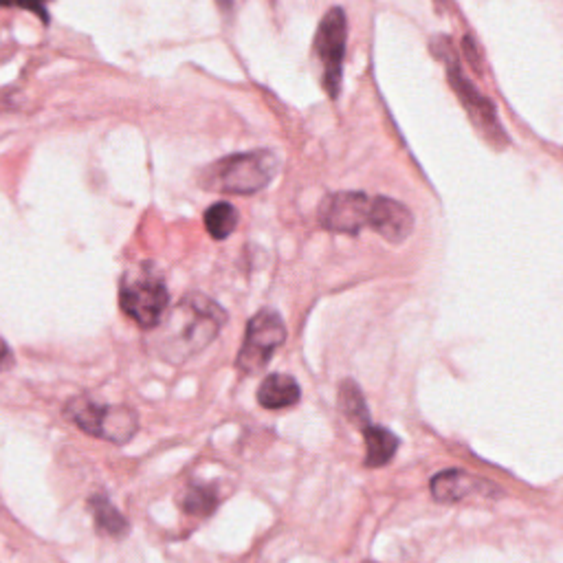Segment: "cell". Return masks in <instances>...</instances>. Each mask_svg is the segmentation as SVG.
<instances>
[{
    "label": "cell",
    "instance_id": "obj_6",
    "mask_svg": "<svg viewBox=\"0 0 563 563\" xmlns=\"http://www.w3.org/2000/svg\"><path fill=\"white\" fill-rule=\"evenodd\" d=\"M286 341V324L278 311L262 308L249 319L245 341L236 355V368L242 374H256L269 366L271 357Z\"/></svg>",
    "mask_w": 563,
    "mask_h": 563
},
{
    "label": "cell",
    "instance_id": "obj_1",
    "mask_svg": "<svg viewBox=\"0 0 563 563\" xmlns=\"http://www.w3.org/2000/svg\"><path fill=\"white\" fill-rule=\"evenodd\" d=\"M227 324L225 308L198 291L185 293L150 330V350L168 363H185L214 344Z\"/></svg>",
    "mask_w": 563,
    "mask_h": 563
},
{
    "label": "cell",
    "instance_id": "obj_5",
    "mask_svg": "<svg viewBox=\"0 0 563 563\" xmlns=\"http://www.w3.org/2000/svg\"><path fill=\"white\" fill-rule=\"evenodd\" d=\"M119 306L139 328H157L170 308V293L163 275L154 271L152 264H141L139 269L128 271L119 286Z\"/></svg>",
    "mask_w": 563,
    "mask_h": 563
},
{
    "label": "cell",
    "instance_id": "obj_2",
    "mask_svg": "<svg viewBox=\"0 0 563 563\" xmlns=\"http://www.w3.org/2000/svg\"><path fill=\"white\" fill-rule=\"evenodd\" d=\"M280 159L271 150H251L229 154L225 159L209 163L198 174V185L207 192L249 196L264 190L278 174Z\"/></svg>",
    "mask_w": 563,
    "mask_h": 563
},
{
    "label": "cell",
    "instance_id": "obj_11",
    "mask_svg": "<svg viewBox=\"0 0 563 563\" xmlns=\"http://www.w3.org/2000/svg\"><path fill=\"white\" fill-rule=\"evenodd\" d=\"M300 399H302L300 383H297L291 374H282V372L269 374L258 388V403L264 407V410H286V407L300 403Z\"/></svg>",
    "mask_w": 563,
    "mask_h": 563
},
{
    "label": "cell",
    "instance_id": "obj_12",
    "mask_svg": "<svg viewBox=\"0 0 563 563\" xmlns=\"http://www.w3.org/2000/svg\"><path fill=\"white\" fill-rule=\"evenodd\" d=\"M363 440H366V460H363V465L368 469H379L388 465L401 445V440L396 438L390 429L379 425L363 427Z\"/></svg>",
    "mask_w": 563,
    "mask_h": 563
},
{
    "label": "cell",
    "instance_id": "obj_20",
    "mask_svg": "<svg viewBox=\"0 0 563 563\" xmlns=\"http://www.w3.org/2000/svg\"><path fill=\"white\" fill-rule=\"evenodd\" d=\"M216 3H218L220 7H223L225 11H229V9H231V5H234V3H231V0H216Z\"/></svg>",
    "mask_w": 563,
    "mask_h": 563
},
{
    "label": "cell",
    "instance_id": "obj_17",
    "mask_svg": "<svg viewBox=\"0 0 563 563\" xmlns=\"http://www.w3.org/2000/svg\"><path fill=\"white\" fill-rule=\"evenodd\" d=\"M49 0H0V7H20V9H27L31 14H36L44 25H49V9H47Z\"/></svg>",
    "mask_w": 563,
    "mask_h": 563
},
{
    "label": "cell",
    "instance_id": "obj_4",
    "mask_svg": "<svg viewBox=\"0 0 563 563\" xmlns=\"http://www.w3.org/2000/svg\"><path fill=\"white\" fill-rule=\"evenodd\" d=\"M64 418L80 427L84 434L113 445L130 443L139 432V414L128 405H102L88 396H73L64 405Z\"/></svg>",
    "mask_w": 563,
    "mask_h": 563
},
{
    "label": "cell",
    "instance_id": "obj_8",
    "mask_svg": "<svg viewBox=\"0 0 563 563\" xmlns=\"http://www.w3.org/2000/svg\"><path fill=\"white\" fill-rule=\"evenodd\" d=\"M374 198L363 192H335L319 205V225L333 234L357 236L370 229Z\"/></svg>",
    "mask_w": 563,
    "mask_h": 563
},
{
    "label": "cell",
    "instance_id": "obj_10",
    "mask_svg": "<svg viewBox=\"0 0 563 563\" xmlns=\"http://www.w3.org/2000/svg\"><path fill=\"white\" fill-rule=\"evenodd\" d=\"M432 495L438 502L445 504H456L476 495V498H493V495H500V491L495 489V484L469 476L465 471L449 469L440 471L438 476L432 480Z\"/></svg>",
    "mask_w": 563,
    "mask_h": 563
},
{
    "label": "cell",
    "instance_id": "obj_3",
    "mask_svg": "<svg viewBox=\"0 0 563 563\" xmlns=\"http://www.w3.org/2000/svg\"><path fill=\"white\" fill-rule=\"evenodd\" d=\"M432 51L434 58L445 64L447 82L451 86V91H454V95L458 97L462 108L467 110L473 126L478 128V132L489 146H493L495 150H504L509 146V135H506V130L498 117V108H495L491 99L484 97L476 88V84L469 80V75L465 73V69H462V62L458 58L454 44H451L449 38L438 36L432 42Z\"/></svg>",
    "mask_w": 563,
    "mask_h": 563
},
{
    "label": "cell",
    "instance_id": "obj_14",
    "mask_svg": "<svg viewBox=\"0 0 563 563\" xmlns=\"http://www.w3.org/2000/svg\"><path fill=\"white\" fill-rule=\"evenodd\" d=\"M339 410L344 412V416L350 423L359 425L361 429L370 425L368 403H366V399H363L361 388L352 379H346L339 385Z\"/></svg>",
    "mask_w": 563,
    "mask_h": 563
},
{
    "label": "cell",
    "instance_id": "obj_19",
    "mask_svg": "<svg viewBox=\"0 0 563 563\" xmlns=\"http://www.w3.org/2000/svg\"><path fill=\"white\" fill-rule=\"evenodd\" d=\"M14 366V355H11V348L5 344V339L0 337V372L9 370Z\"/></svg>",
    "mask_w": 563,
    "mask_h": 563
},
{
    "label": "cell",
    "instance_id": "obj_7",
    "mask_svg": "<svg viewBox=\"0 0 563 563\" xmlns=\"http://www.w3.org/2000/svg\"><path fill=\"white\" fill-rule=\"evenodd\" d=\"M348 44V18L341 7L328 9L315 33V53L322 62V84L330 99H337L344 80V58Z\"/></svg>",
    "mask_w": 563,
    "mask_h": 563
},
{
    "label": "cell",
    "instance_id": "obj_18",
    "mask_svg": "<svg viewBox=\"0 0 563 563\" xmlns=\"http://www.w3.org/2000/svg\"><path fill=\"white\" fill-rule=\"evenodd\" d=\"M462 51H465V58L471 62L473 69H476L478 73H482L480 55H478V49H476V44H473L471 36H465V40H462Z\"/></svg>",
    "mask_w": 563,
    "mask_h": 563
},
{
    "label": "cell",
    "instance_id": "obj_13",
    "mask_svg": "<svg viewBox=\"0 0 563 563\" xmlns=\"http://www.w3.org/2000/svg\"><path fill=\"white\" fill-rule=\"evenodd\" d=\"M88 509L93 513L95 528L102 535H108L113 539H124L130 533L128 520L119 513L117 506L110 502L106 495H93V498L88 500Z\"/></svg>",
    "mask_w": 563,
    "mask_h": 563
},
{
    "label": "cell",
    "instance_id": "obj_21",
    "mask_svg": "<svg viewBox=\"0 0 563 563\" xmlns=\"http://www.w3.org/2000/svg\"><path fill=\"white\" fill-rule=\"evenodd\" d=\"M366 563H372V561H366Z\"/></svg>",
    "mask_w": 563,
    "mask_h": 563
},
{
    "label": "cell",
    "instance_id": "obj_9",
    "mask_svg": "<svg viewBox=\"0 0 563 563\" xmlns=\"http://www.w3.org/2000/svg\"><path fill=\"white\" fill-rule=\"evenodd\" d=\"M370 229L377 231L383 240L392 242V245H401V242L410 238L414 231L412 209L399 201H394V198L374 196Z\"/></svg>",
    "mask_w": 563,
    "mask_h": 563
},
{
    "label": "cell",
    "instance_id": "obj_16",
    "mask_svg": "<svg viewBox=\"0 0 563 563\" xmlns=\"http://www.w3.org/2000/svg\"><path fill=\"white\" fill-rule=\"evenodd\" d=\"M238 223H240L238 209L231 203L225 201L214 203L205 212V229L214 240H227L236 231Z\"/></svg>",
    "mask_w": 563,
    "mask_h": 563
},
{
    "label": "cell",
    "instance_id": "obj_15",
    "mask_svg": "<svg viewBox=\"0 0 563 563\" xmlns=\"http://www.w3.org/2000/svg\"><path fill=\"white\" fill-rule=\"evenodd\" d=\"M179 506L192 517H207L218 509V493L207 484H190L179 498Z\"/></svg>",
    "mask_w": 563,
    "mask_h": 563
}]
</instances>
